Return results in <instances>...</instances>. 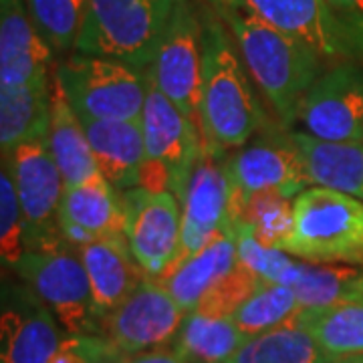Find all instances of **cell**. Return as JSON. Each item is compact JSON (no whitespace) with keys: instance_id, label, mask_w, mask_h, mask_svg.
<instances>
[{"instance_id":"6da1fadb","label":"cell","mask_w":363,"mask_h":363,"mask_svg":"<svg viewBox=\"0 0 363 363\" xmlns=\"http://www.w3.org/2000/svg\"><path fill=\"white\" fill-rule=\"evenodd\" d=\"M216 11L233 30L252 81L286 128L295 123L305 93L321 77L323 59L305 43L264 23L240 0H214Z\"/></svg>"},{"instance_id":"7a4b0ae2","label":"cell","mask_w":363,"mask_h":363,"mask_svg":"<svg viewBox=\"0 0 363 363\" xmlns=\"http://www.w3.org/2000/svg\"><path fill=\"white\" fill-rule=\"evenodd\" d=\"M200 121L204 143L216 152L247 145L264 125V111L247 65L226 28L216 21L204 26Z\"/></svg>"},{"instance_id":"3957f363","label":"cell","mask_w":363,"mask_h":363,"mask_svg":"<svg viewBox=\"0 0 363 363\" xmlns=\"http://www.w3.org/2000/svg\"><path fill=\"white\" fill-rule=\"evenodd\" d=\"M293 228L283 250L307 262L363 264V202L321 186L293 202Z\"/></svg>"},{"instance_id":"277c9868","label":"cell","mask_w":363,"mask_h":363,"mask_svg":"<svg viewBox=\"0 0 363 363\" xmlns=\"http://www.w3.org/2000/svg\"><path fill=\"white\" fill-rule=\"evenodd\" d=\"M176 0H89L75 52L150 69Z\"/></svg>"},{"instance_id":"5b68a950","label":"cell","mask_w":363,"mask_h":363,"mask_svg":"<svg viewBox=\"0 0 363 363\" xmlns=\"http://www.w3.org/2000/svg\"><path fill=\"white\" fill-rule=\"evenodd\" d=\"M67 101L85 119H142L147 71L113 59L69 55L57 67Z\"/></svg>"},{"instance_id":"8992f818","label":"cell","mask_w":363,"mask_h":363,"mask_svg":"<svg viewBox=\"0 0 363 363\" xmlns=\"http://www.w3.org/2000/svg\"><path fill=\"white\" fill-rule=\"evenodd\" d=\"M2 160L9 164L23 206L28 252H55L71 247L61 228L65 182L49 150V140L25 143Z\"/></svg>"},{"instance_id":"52a82bcc","label":"cell","mask_w":363,"mask_h":363,"mask_svg":"<svg viewBox=\"0 0 363 363\" xmlns=\"http://www.w3.org/2000/svg\"><path fill=\"white\" fill-rule=\"evenodd\" d=\"M145 71L157 89L202 131L200 89L204 71V26L190 0H176L154 61Z\"/></svg>"},{"instance_id":"ba28073f","label":"cell","mask_w":363,"mask_h":363,"mask_svg":"<svg viewBox=\"0 0 363 363\" xmlns=\"http://www.w3.org/2000/svg\"><path fill=\"white\" fill-rule=\"evenodd\" d=\"M49 307L67 335L99 331L85 264L71 247L55 252H26L13 269Z\"/></svg>"},{"instance_id":"9c48e42d","label":"cell","mask_w":363,"mask_h":363,"mask_svg":"<svg viewBox=\"0 0 363 363\" xmlns=\"http://www.w3.org/2000/svg\"><path fill=\"white\" fill-rule=\"evenodd\" d=\"M224 169L230 184L233 226L240 220L242 206L250 196L274 192L297 198L313 186L291 133L286 138H260L238 147V152L224 162Z\"/></svg>"},{"instance_id":"30bf717a","label":"cell","mask_w":363,"mask_h":363,"mask_svg":"<svg viewBox=\"0 0 363 363\" xmlns=\"http://www.w3.org/2000/svg\"><path fill=\"white\" fill-rule=\"evenodd\" d=\"M220 154L204 143L202 154L196 160L180 200V248L166 272L210 247L224 234L236 233L230 220V184L224 162H218Z\"/></svg>"},{"instance_id":"8fae6325","label":"cell","mask_w":363,"mask_h":363,"mask_svg":"<svg viewBox=\"0 0 363 363\" xmlns=\"http://www.w3.org/2000/svg\"><path fill=\"white\" fill-rule=\"evenodd\" d=\"M295 121L317 140L362 143L363 67L341 63L323 73L301 99Z\"/></svg>"},{"instance_id":"7c38bea8","label":"cell","mask_w":363,"mask_h":363,"mask_svg":"<svg viewBox=\"0 0 363 363\" xmlns=\"http://www.w3.org/2000/svg\"><path fill=\"white\" fill-rule=\"evenodd\" d=\"M121 204L131 255L147 277H164L180 248V200L172 192H150L138 186L121 192Z\"/></svg>"},{"instance_id":"4fadbf2b","label":"cell","mask_w":363,"mask_h":363,"mask_svg":"<svg viewBox=\"0 0 363 363\" xmlns=\"http://www.w3.org/2000/svg\"><path fill=\"white\" fill-rule=\"evenodd\" d=\"M186 313L157 279H143L116 311L105 317L99 331L125 355L168 345L176 339Z\"/></svg>"},{"instance_id":"5bb4252c","label":"cell","mask_w":363,"mask_h":363,"mask_svg":"<svg viewBox=\"0 0 363 363\" xmlns=\"http://www.w3.org/2000/svg\"><path fill=\"white\" fill-rule=\"evenodd\" d=\"M145 160L168 172L172 194L182 200L186 184L204 150L202 131L157 89L147 75V95L142 113Z\"/></svg>"},{"instance_id":"9a60e30c","label":"cell","mask_w":363,"mask_h":363,"mask_svg":"<svg viewBox=\"0 0 363 363\" xmlns=\"http://www.w3.org/2000/svg\"><path fill=\"white\" fill-rule=\"evenodd\" d=\"M247 9L281 33L311 47L321 59L363 55V39L327 0H240Z\"/></svg>"},{"instance_id":"2e32d148","label":"cell","mask_w":363,"mask_h":363,"mask_svg":"<svg viewBox=\"0 0 363 363\" xmlns=\"http://www.w3.org/2000/svg\"><path fill=\"white\" fill-rule=\"evenodd\" d=\"M63 343L59 321L28 285L2 293L0 363H49Z\"/></svg>"},{"instance_id":"e0dca14e","label":"cell","mask_w":363,"mask_h":363,"mask_svg":"<svg viewBox=\"0 0 363 363\" xmlns=\"http://www.w3.org/2000/svg\"><path fill=\"white\" fill-rule=\"evenodd\" d=\"M51 59L25 0H0V87L49 81Z\"/></svg>"},{"instance_id":"ac0fdd59","label":"cell","mask_w":363,"mask_h":363,"mask_svg":"<svg viewBox=\"0 0 363 363\" xmlns=\"http://www.w3.org/2000/svg\"><path fill=\"white\" fill-rule=\"evenodd\" d=\"M61 228L73 248L105 236L125 234L121 192H117L101 174H95L91 180L77 186H65Z\"/></svg>"},{"instance_id":"d6986e66","label":"cell","mask_w":363,"mask_h":363,"mask_svg":"<svg viewBox=\"0 0 363 363\" xmlns=\"http://www.w3.org/2000/svg\"><path fill=\"white\" fill-rule=\"evenodd\" d=\"M79 257L89 277L93 305L99 325L140 286L147 274L131 255L125 234L105 236L79 247Z\"/></svg>"},{"instance_id":"ffe728a7","label":"cell","mask_w":363,"mask_h":363,"mask_svg":"<svg viewBox=\"0 0 363 363\" xmlns=\"http://www.w3.org/2000/svg\"><path fill=\"white\" fill-rule=\"evenodd\" d=\"M97 172L117 192L140 186L145 164L142 119H85Z\"/></svg>"},{"instance_id":"44dd1931","label":"cell","mask_w":363,"mask_h":363,"mask_svg":"<svg viewBox=\"0 0 363 363\" xmlns=\"http://www.w3.org/2000/svg\"><path fill=\"white\" fill-rule=\"evenodd\" d=\"M238 264V248H236V233H228L214 240L210 247L196 252L194 257L186 259L176 269L166 272L157 281L166 286L174 301L180 305L186 315L194 313L202 298L222 279L233 272Z\"/></svg>"},{"instance_id":"7402d4cb","label":"cell","mask_w":363,"mask_h":363,"mask_svg":"<svg viewBox=\"0 0 363 363\" xmlns=\"http://www.w3.org/2000/svg\"><path fill=\"white\" fill-rule=\"evenodd\" d=\"M313 186L353 196L363 202V145L353 142H325L305 131H293Z\"/></svg>"},{"instance_id":"603a6c76","label":"cell","mask_w":363,"mask_h":363,"mask_svg":"<svg viewBox=\"0 0 363 363\" xmlns=\"http://www.w3.org/2000/svg\"><path fill=\"white\" fill-rule=\"evenodd\" d=\"M51 87L49 81L0 87V150L2 157L28 142L49 140Z\"/></svg>"},{"instance_id":"cb8c5ba5","label":"cell","mask_w":363,"mask_h":363,"mask_svg":"<svg viewBox=\"0 0 363 363\" xmlns=\"http://www.w3.org/2000/svg\"><path fill=\"white\" fill-rule=\"evenodd\" d=\"M295 321L315 337L329 363H363V295L323 309H301Z\"/></svg>"},{"instance_id":"d4e9b609","label":"cell","mask_w":363,"mask_h":363,"mask_svg":"<svg viewBox=\"0 0 363 363\" xmlns=\"http://www.w3.org/2000/svg\"><path fill=\"white\" fill-rule=\"evenodd\" d=\"M49 150L55 157V164L61 169L65 186H77L99 174L83 121L67 101L57 79L51 89Z\"/></svg>"},{"instance_id":"484cf974","label":"cell","mask_w":363,"mask_h":363,"mask_svg":"<svg viewBox=\"0 0 363 363\" xmlns=\"http://www.w3.org/2000/svg\"><path fill=\"white\" fill-rule=\"evenodd\" d=\"M289 286L301 309H323L363 295V271L353 264H325L298 260Z\"/></svg>"},{"instance_id":"4316f807","label":"cell","mask_w":363,"mask_h":363,"mask_svg":"<svg viewBox=\"0 0 363 363\" xmlns=\"http://www.w3.org/2000/svg\"><path fill=\"white\" fill-rule=\"evenodd\" d=\"M247 339L230 317H208L194 311L186 315L174 347L188 363H224Z\"/></svg>"},{"instance_id":"83f0119b","label":"cell","mask_w":363,"mask_h":363,"mask_svg":"<svg viewBox=\"0 0 363 363\" xmlns=\"http://www.w3.org/2000/svg\"><path fill=\"white\" fill-rule=\"evenodd\" d=\"M224 363H329L311 333L293 319L248 337Z\"/></svg>"},{"instance_id":"f1b7e54d","label":"cell","mask_w":363,"mask_h":363,"mask_svg":"<svg viewBox=\"0 0 363 363\" xmlns=\"http://www.w3.org/2000/svg\"><path fill=\"white\" fill-rule=\"evenodd\" d=\"M298 311L297 295L291 286L262 281L259 289L230 315V319L247 337H255L286 323Z\"/></svg>"},{"instance_id":"f546056e","label":"cell","mask_w":363,"mask_h":363,"mask_svg":"<svg viewBox=\"0 0 363 363\" xmlns=\"http://www.w3.org/2000/svg\"><path fill=\"white\" fill-rule=\"evenodd\" d=\"M28 14L52 52L75 51L89 0H25Z\"/></svg>"},{"instance_id":"4dcf8cb0","label":"cell","mask_w":363,"mask_h":363,"mask_svg":"<svg viewBox=\"0 0 363 363\" xmlns=\"http://www.w3.org/2000/svg\"><path fill=\"white\" fill-rule=\"evenodd\" d=\"M293 202L295 198L274 192L250 196L242 206V214L236 226H247L262 245L283 250L286 236L293 228Z\"/></svg>"},{"instance_id":"1f68e13d","label":"cell","mask_w":363,"mask_h":363,"mask_svg":"<svg viewBox=\"0 0 363 363\" xmlns=\"http://www.w3.org/2000/svg\"><path fill=\"white\" fill-rule=\"evenodd\" d=\"M28 252V230L9 164L0 172V259L2 267L14 269Z\"/></svg>"},{"instance_id":"d6a6232c","label":"cell","mask_w":363,"mask_h":363,"mask_svg":"<svg viewBox=\"0 0 363 363\" xmlns=\"http://www.w3.org/2000/svg\"><path fill=\"white\" fill-rule=\"evenodd\" d=\"M236 248H238V260L252 271L259 279L279 285H289L297 260L281 250L262 245L247 226H236Z\"/></svg>"},{"instance_id":"836d02e7","label":"cell","mask_w":363,"mask_h":363,"mask_svg":"<svg viewBox=\"0 0 363 363\" xmlns=\"http://www.w3.org/2000/svg\"><path fill=\"white\" fill-rule=\"evenodd\" d=\"M260 283L262 279H259L252 271H248L238 260L236 269L228 272L220 283L202 298L196 313H202L208 317H230L259 289Z\"/></svg>"},{"instance_id":"e575fe53","label":"cell","mask_w":363,"mask_h":363,"mask_svg":"<svg viewBox=\"0 0 363 363\" xmlns=\"http://www.w3.org/2000/svg\"><path fill=\"white\" fill-rule=\"evenodd\" d=\"M327 4L363 39V0H327Z\"/></svg>"},{"instance_id":"d590c367","label":"cell","mask_w":363,"mask_h":363,"mask_svg":"<svg viewBox=\"0 0 363 363\" xmlns=\"http://www.w3.org/2000/svg\"><path fill=\"white\" fill-rule=\"evenodd\" d=\"M125 363H188L180 355V351L174 345H162V347H154V350L140 351L128 355Z\"/></svg>"},{"instance_id":"8d00e7d4","label":"cell","mask_w":363,"mask_h":363,"mask_svg":"<svg viewBox=\"0 0 363 363\" xmlns=\"http://www.w3.org/2000/svg\"><path fill=\"white\" fill-rule=\"evenodd\" d=\"M125 359H128V355H125V353H121L117 347H113V350L109 351V355H107L101 363H125Z\"/></svg>"},{"instance_id":"74e56055","label":"cell","mask_w":363,"mask_h":363,"mask_svg":"<svg viewBox=\"0 0 363 363\" xmlns=\"http://www.w3.org/2000/svg\"><path fill=\"white\" fill-rule=\"evenodd\" d=\"M362 145H363V138H362Z\"/></svg>"}]
</instances>
